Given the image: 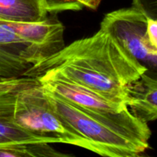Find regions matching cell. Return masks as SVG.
Wrapping results in <instances>:
<instances>
[{"instance_id": "cell-5", "label": "cell", "mask_w": 157, "mask_h": 157, "mask_svg": "<svg viewBox=\"0 0 157 157\" xmlns=\"http://www.w3.org/2000/svg\"><path fill=\"white\" fill-rule=\"evenodd\" d=\"M45 90L55 111L92 146L94 153L103 156L135 157L147 150L127 137L107 120L89 113Z\"/></svg>"}, {"instance_id": "cell-7", "label": "cell", "mask_w": 157, "mask_h": 157, "mask_svg": "<svg viewBox=\"0 0 157 157\" xmlns=\"http://www.w3.org/2000/svg\"><path fill=\"white\" fill-rule=\"evenodd\" d=\"M34 78L27 76L7 78L0 84V147L15 144L44 143L18 127L14 117L18 92Z\"/></svg>"}, {"instance_id": "cell-10", "label": "cell", "mask_w": 157, "mask_h": 157, "mask_svg": "<svg viewBox=\"0 0 157 157\" xmlns=\"http://www.w3.org/2000/svg\"><path fill=\"white\" fill-rule=\"evenodd\" d=\"M48 143L21 144L0 147V157L67 156L49 146Z\"/></svg>"}, {"instance_id": "cell-4", "label": "cell", "mask_w": 157, "mask_h": 157, "mask_svg": "<svg viewBox=\"0 0 157 157\" xmlns=\"http://www.w3.org/2000/svg\"><path fill=\"white\" fill-rule=\"evenodd\" d=\"M37 79L52 94L107 120L132 140L146 149L149 148L151 131L148 124L135 117L126 104L112 101L61 78L41 76Z\"/></svg>"}, {"instance_id": "cell-14", "label": "cell", "mask_w": 157, "mask_h": 157, "mask_svg": "<svg viewBox=\"0 0 157 157\" xmlns=\"http://www.w3.org/2000/svg\"><path fill=\"white\" fill-rule=\"evenodd\" d=\"M4 80H5V79H0V84H1L2 83V81H4Z\"/></svg>"}, {"instance_id": "cell-6", "label": "cell", "mask_w": 157, "mask_h": 157, "mask_svg": "<svg viewBox=\"0 0 157 157\" xmlns=\"http://www.w3.org/2000/svg\"><path fill=\"white\" fill-rule=\"evenodd\" d=\"M146 26L147 17L133 6L107 13L101 23L147 69L145 75L157 79V49L147 39Z\"/></svg>"}, {"instance_id": "cell-3", "label": "cell", "mask_w": 157, "mask_h": 157, "mask_svg": "<svg viewBox=\"0 0 157 157\" xmlns=\"http://www.w3.org/2000/svg\"><path fill=\"white\" fill-rule=\"evenodd\" d=\"M14 117L18 127L43 142L62 143L93 152L92 146L55 111L37 78L18 92Z\"/></svg>"}, {"instance_id": "cell-8", "label": "cell", "mask_w": 157, "mask_h": 157, "mask_svg": "<svg viewBox=\"0 0 157 157\" xmlns=\"http://www.w3.org/2000/svg\"><path fill=\"white\" fill-rule=\"evenodd\" d=\"M130 111L145 123L157 120V79L143 74L130 87L127 101Z\"/></svg>"}, {"instance_id": "cell-9", "label": "cell", "mask_w": 157, "mask_h": 157, "mask_svg": "<svg viewBox=\"0 0 157 157\" xmlns=\"http://www.w3.org/2000/svg\"><path fill=\"white\" fill-rule=\"evenodd\" d=\"M52 15L48 0H0V18L6 21L38 22Z\"/></svg>"}, {"instance_id": "cell-13", "label": "cell", "mask_w": 157, "mask_h": 157, "mask_svg": "<svg viewBox=\"0 0 157 157\" xmlns=\"http://www.w3.org/2000/svg\"><path fill=\"white\" fill-rule=\"evenodd\" d=\"M48 1L50 12L52 15L59 12L65 11L64 7V0H48Z\"/></svg>"}, {"instance_id": "cell-12", "label": "cell", "mask_w": 157, "mask_h": 157, "mask_svg": "<svg viewBox=\"0 0 157 157\" xmlns=\"http://www.w3.org/2000/svg\"><path fill=\"white\" fill-rule=\"evenodd\" d=\"M146 35L150 44L157 49V21L147 17Z\"/></svg>"}, {"instance_id": "cell-1", "label": "cell", "mask_w": 157, "mask_h": 157, "mask_svg": "<svg viewBox=\"0 0 157 157\" xmlns=\"http://www.w3.org/2000/svg\"><path fill=\"white\" fill-rule=\"evenodd\" d=\"M146 71L115 37L100 28L92 36L64 45L41 60L25 76L61 78L127 104L130 87Z\"/></svg>"}, {"instance_id": "cell-2", "label": "cell", "mask_w": 157, "mask_h": 157, "mask_svg": "<svg viewBox=\"0 0 157 157\" xmlns=\"http://www.w3.org/2000/svg\"><path fill=\"white\" fill-rule=\"evenodd\" d=\"M64 28L54 15L38 22L0 18V79L21 78L64 46Z\"/></svg>"}, {"instance_id": "cell-11", "label": "cell", "mask_w": 157, "mask_h": 157, "mask_svg": "<svg viewBox=\"0 0 157 157\" xmlns=\"http://www.w3.org/2000/svg\"><path fill=\"white\" fill-rule=\"evenodd\" d=\"M132 4L146 17L157 21V0H132Z\"/></svg>"}]
</instances>
